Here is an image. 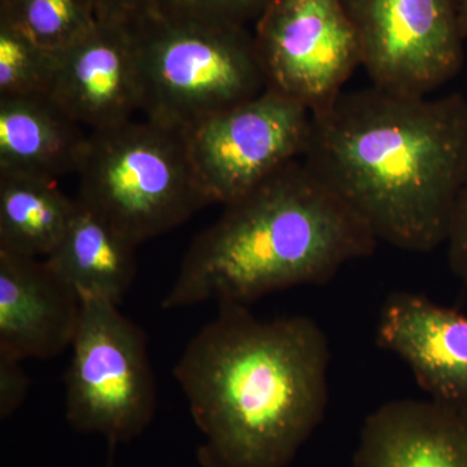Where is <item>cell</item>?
<instances>
[{"label":"cell","instance_id":"cell-1","mask_svg":"<svg viewBox=\"0 0 467 467\" xmlns=\"http://www.w3.org/2000/svg\"><path fill=\"white\" fill-rule=\"evenodd\" d=\"M301 161L383 241L408 252L447 242L467 180V99L371 88L310 117Z\"/></svg>","mask_w":467,"mask_h":467},{"label":"cell","instance_id":"cell-2","mask_svg":"<svg viewBox=\"0 0 467 467\" xmlns=\"http://www.w3.org/2000/svg\"><path fill=\"white\" fill-rule=\"evenodd\" d=\"M330 347L315 319L218 304L174 368L201 467H287L324 420Z\"/></svg>","mask_w":467,"mask_h":467},{"label":"cell","instance_id":"cell-3","mask_svg":"<svg viewBox=\"0 0 467 467\" xmlns=\"http://www.w3.org/2000/svg\"><path fill=\"white\" fill-rule=\"evenodd\" d=\"M377 244L368 223L295 160L225 205L193 239L161 306H250L272 292L327 284Z\"/></svg>","mask_w":467,"mask_h":467},{"label":"cell","instance_id":"cell-4","mask_svg":"<svg viewBox=\"0 0 467 467\" xmlns=\"http://www.w3.org/2000/svg\"><path fill=\"white\" fill-rule=\"evenodd\" d=\"M77 201L140 245L211 204L184 131L146 119L88 131Z\"/></svg>","mask_w":467,"mask_h":467},{"label":"cell","instance_id":"cell-5","mask_svg":"<svg viewBox=\"0 0 467 467\" xmlns=\"http://www.w3.org/2000/svg\"><path fill=\"white\" fill-rule=\"evenodd\" d=\"M146 119L189 131L266 90L245 26L150 15L134 24Z\"/></svg>","mask_w":467,"mask_h":467},{"label":"cell","instance_id":"cell-6","mask_svg":"<svg viewBox=\"0 0 467 467\" xmlns=\"http://www.w3.org/2000/svg\"><path fill=\"white\" fill-rule=\"evenodd\" d=\"M81 316L66 374V418L112 447L146 431L156 410L147 337L117 304L79 295Z\"/></svg>","mask_w":467,"mask_h":467},{"label":"cell","instance_id":"cell-7","mask_svg":"<svg viewBox=\"0 0 467 467\" xmlns=\"http://www.w3.org/2000/svg\"><path fill=\"white\" fill-rule=\"evenodd\" d=\"M266 88L310 113L333 104L361 66L342 0H272L254 34Z\"/></svg>","mask_w":467,"mask_h":467},{"label":"cell","instance_id":"cell-8","mask_svg":"<svg viewBox=\"0 0 467 467\" xmlns=\"http://www.w3.org/2000/svg\"><path fill=\"white\" fill-rule=\"evenodd\" d=\"M371 84L427 97L459 75L463 38L456 0H342Z\"/></svg>","mask_w":467,"mask_h":467},{"label":"cell","instance_id":"cell-9","mask_svg":"<svg viewBox=\"0 0 467 467\" xmlns=\"http://www.w3.org/2000/svg\"><path fill=\"white\" fill-rule=\"evenodd\" d=\"M306 107L272 90L209 117L186 131L190 155L211 204H230L303 158Z\"/></svg>","mask_w":467,"mask_h":467},{"label":"cell","instance_id":"cell-10","mask_svg":"<svg viewBox=\"0 0 467 467\" xmlns=\"http://www.w3.org/2000/svg\"><path fill=\"white\" fill-rule=\"evenodd\" d=\"M48 95L90 131L133 119L143 101L134 26L97 23L57 51Z\"/></svg>","mask_w":467,"mask_h":467},{"label":"cell","instance_id":"cell-11","mask_svg":"<svg viewBox=\"0 0 467 467\" xmlns=\"http://www.w3.org/2000/svg\"><path fill=\"white\" fill-rule=\"evenodd\" d=\"M377 344L410 368L431 400L467 408V316L396 291L380 308Z\"/></svg>","mask_w":467,"mask_h":467},{"label":"cell","instance_id":"cell-12","mask_svg":"<svg viewBox=\"0 0 467 467\" xmlns=\"http://www.w3.org/2000/svg\"><path fill=\"white\" fill-rule=\"evenodd\" d=\"M78 292L38 257L0 250V353L52 358L72 346Z\"/></svg>","mask_w":467,"mask_h":467},{"label":"cell","instance_id":"cell-13","mask_svg":"<svg viewBox=\"0 0 467 467\" xmlns=\"http://www.w3.org/2000/svg\"><path fill=\"white\" fill-rule=\"evenodd\" d=\"M355 467H467V408L393 400L368 414Z\"/></svg>","mask_w":467,"mask_h":467},{"label":"cell","instance_id":"cell-14","mask_svg":"<svg viewBox=\"0 0 467 467\" xmlns=\"http://www.w3.org/2000/svg\"><path fill=\"white\" fill-rule=\"evenodd\" d=\"M88 137L50 95L0 98V173L57 182L76 173Z\"/></svg>","mask_w":467,"mask_h":467},{"label":"cell","instance_id":"cell-15","mask_svg":"<svg viewBox=\"0 0 467 467\" xmlns=\"http://www.w3.org/2000/svg\"><path fill=\"white\" fill-rule=\"evenodd\" d=\"M137 247L77 201L66 233L45 260L78 295L100 297L119 306L137 275Z\"/></svg>","mask_w":467,"mask_h":467},{"label":"cell","instance_id":"cell-16","mask_svg":"<svg viewBox=\"0 0 467 467\" xmlns=\"http://www.w3.org/2000/svg\"><path fill=\"white\" fill-rule=\"evenodd\" d=\"M77 207L52 181L0 173V250L47 257Z\"/></svg>","mask_w":467,"mask_h":467},{"label":"cell","instance_id":"cell-17","mask_svg":"<svg viewBox=\"0 0 467 467\" xmlns=\"http://www.w3.org/2000/svg\"><path fill=\"white\" fill-rule=\"evenodd\" d=\"M0 18L51 51L75 45L98 23L88 0H12Z\"/></svg>","mask_w":467,"mask_h":467},{"label":"cell","instance_id":"cell-18","mask_svg":"<svg viewBox=\"0 0 467 467\" xmlns=\"http://www.w3.org/2000/svg\"><path fill=\"white\" fill-rule=\"evenodd\" d=\"M57 63V51L0 18V98L50 94Z\"/></svg>","mask_w":467,"mask_h":467},{"label":"cell","instance_id":"cell-19","mask_svg":"<svg viewBox=\"0 0 467 467\" xmlns=\"http://www.w3.org/2000/svg\"><path fill=\"white\" fill-rule=\"evenodd\" d=\"M272 0H155L150 15L214 26H245L257 20Z\"/></svg>","mask_w":467,"mask_h":467},{"label":"cell","instance_id":"cell-20","mask_svg":"<svg viewBox=\"0 0 467 467\" xmlns=\"http://www.w3.org/2000/svg\"><path fill=\"white\" fill-rule=\"evenodd\" d=\"M23 359L0 353V418L3 420L14 416L23 405L30 382Z\"/></svg>","mask_w":467,"mask_h":467},{"label":"cell","instance_id":"cell-21","mask_svg":"<svg viewBox=\"0 0 467 467\" xmlns=\"http://www.w3.org/2000/svg\"><path fill=\"white\" fill-rule=\"evenodd\" d=\"M445 244L451 272L467 284V180L454 205Z\"/></svg>","mask_w":467,"mask_h":467},{"label":"cell","instance_id":"cell-22","mask_svg":"<svg viewBox=\"0 0 467 467\" xmlns=\"http://www.w3.org/2000/svg\"><path fill=\"white\" fill-rule=\"evenodd\" d=\"M98 23L134 26L150 16L155 0H88Z\"/></svg>","mask_w":467,"mask_h":467},{"label":"cell","instance_id":"cell-23","mask_svg":"<svg viewBox=\"0 0 467 467\" xmlns=\"http://www.w3.org/2000/svg\"><path fill=\"white\" fill-rule=\"evenodd\" d=\"M456 8L461 33H462L463 38L467 39V0H456Z\"/></svg>","mask_w":467,"mask_h":467},{"label":"cell","instance_id":"cell-24","mask_svg":"<svg viewBox=\"0 0 467 467\" xmlns=\"http://www.w3.org/2000/svg\"><path fill=\"white\" fill-rule=\"evenodd\" d=\"M12 0H0V8L5 7Z\"/></svg>","mask_w":467,"mask_h":467}]
</instances>
